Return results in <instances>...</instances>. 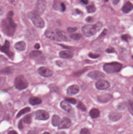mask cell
I'll return each instance as SVG.
<instances>
[{"mask_svg":"<svg viewBox=\"0 0 133 134\" xmlns=\"http://www.w3.org/2000/svg\"><path fill=\"white\" fill-rule=\"evenodd\" d=\"M55 134H66V132L64 131L58 132L55 133Z\"/></svg>","mask_w":133,"mask_h":134,"instance_id":"obj_50","label":"cell"},{"mask_svg":"<svg viewBox=\"0 0 133 134\" xmlns=\"http://www.w3.org/2000/svg\"><path fill=\"white\" fill-rule=\"evenodd\" d=\"M86 21L88 22L89 23H91L93 22L94 21V18L91 17H88L87 18H86Z\"/></svg>","mask_w":133,"mask_h":134,"instance_id":"obj_38","label":"cell"},{"mask_svg":"<svg viewBox=\"0 0 133 134\" xmlns=\"http://www.w3.org/2000/svg\"><path fill=\"white\" fill-rule=\"evenodd\" d=\"M106 51L108 53H113L115 52V50L113 47H110V48H108L106 50Z\"/></svg>","mask_w":133,"mask_h":134,"instance_id":"obj_41","label":"cell"},{"mask_svg":"<svg viewBox=\"0 0 133 134\" xmlns=\"http://www.w3.org/2000/svg\"><path fill=\"white\" fill-rule=\"evenodd\" d=\"M13 13L9 12L7 18L2 21L1 24L3 32L8 37H13L16 31L17 25L13 19Z\"/></svg>","mask_w":133,"mask_h":134,"instance_id":"obj_1","label":"cell"},{"mask_svg":"<svg viewBox=\"0 0 133 134\" xmlns=\"http://www.w3.org/2000/svg\"><path fill=\"white\" fill-rule=\"evenodd\" d=\"M31 111V108L29 107H26V108H24L22 110H21L18 113L17 115V118H19L21 117L22 115L27 113Z\"/></svg>","mask_w":133,"mask_h":134,"instance_id":"obj_27","label":"cell"},{"mask_svg":"<svg viewBox=\"0 0 133 134\" xmlns=\"http://www.w3.org/2000/svg\"><path fill=\"white\" fill-rule=\"evenodd\" d=\"M133 9V5L131 2H127L124 5L122 8V11L125 13H128L132 11Z\"/></svg>","mask_w":133,"mask_h":134,"instance_id":"obj_19","label":"cell"},{"mask_svg":"<svg viewBox=\"0 0 133 134\" xmlns=\"http://www.w3.org/2000/svg\"><path fill=\"white\" fill-rule=\"evenodd\" d=\"M89 114L92 118H97L100 116V112L98 109L94 108L90 111L89 112Z\"/></svg>","mask_w":133,"mask_h":134,"instance_id":"obj_24","label":"cell"},{"mask_svg":"<svg viewBox=\"0 0 133 134\" xmlns=\"http://www.w3.org/2000/svg\"><path fill=\"white\" fill-rule=\"evenodd\" d=\"M60 106L62 109L67 112H70L72 109V106L66 101H63L61 102Z\"/></svg>","mask_w":133,"mask_h":134,"instance_id":"obj_20","label":"cell"},{"mask_svg":"<svg viewBox=\"0 0 133 134\" xmlns=\"http://www.w3.org/2000/svg\"><path fill=\"white\" fill-rule=\"evenodd\" d=\"M81 37V35L79 33H73L70 35V38L75 40H80Z\"/></svg>","mask_w":133,"mask_h":134,"instance_id":"obj_29","label":"cell"},{"mask_svg":"<svg viewBox=\"0 0 133 134\" xmlns=\"http://www.w3.org/2000/svg\"><path fill=\"white\" fill-rule=\"evenodd\" d=\"M29 57L31 59L38 61H41L42 59H43L42 52L38 50H35L31 52L29 54Z\"/></svg>","mask_w":133,"mask_h":134,"instance_id":"obj_13","label":"cell"},{"mask_svg":"<svg viewBox=\"0 0 133 134\" xmlns=\"http://www.w3.org/2000/svg\"><path fill=\"white\" fill-rule=\"evenodd\" d=\"M4 12V9L2 6H0V16L3 15Z\"/></svg>","mask_w":133,"mask_h":134,"instance_id":"obj_47","label":"cell"},{"mask_svg":"<svg viewBox=\"0 0 133 134\" xmlns=\"http://www.w3.org/2000/svg\"><path fill=\"white\" fill-rule=\"evenodd\" d=\"M57 34L59 38L61 39L64 41H69V40L67 37L66 33L64 32L61 31H57Z\"/></svg>","mask_w":133,"mask_h":134,"instance_id":"obj_25","label":"cell"},{"mask_svg":"<svg viewBox=\"0 0 133 134\" xmlns=\"http://www.w3.org/2000/svg\"><path fill=\"white\" fill-rule=\"evenodd\" d=\"M88 76L91 79L95 80H100L105 78V76L103 73L98 71H93L89 72Z\"/></svg>","mask_w":133,"mask_h":134,"instance_id":"obj_8","label":"cell"},{"mask_svg":"<svg viewBox=\"0 0 133 134\" xmlns=\"http://www.w3.org/2000/svg\"><path fill=\"white\" fill-rule=\"evenodd\" d=\"M42 134H50V133L49 132H44Z\"/></svg>","mask_w":133,"mask_h":134,"instance_id":"obj_52","label":"cell"},{"mask_svg":"<svg viewBox=\"0 0 133 134\" xmlns=\"http://www.w3.org/2000/svg\"><path fill=\"white\" fill-rule=\"evenodd\" d=\"M40 47V44L38 43H36V44H35V46H34V47H35L36 49H39V48Z\"/></svg>","mask_w":133,"mask_h":134,"instance_id":"obj_48","label":"cell"},{"mask_svg":"<svg viewBox=\"0 0 133 134\" xmlns=\"http://www.w3.org/2000/svg\"><path fill=\"white\" fill-rule=\"evenodd\" d=\"M79 88L76 85H72L68 87L67 90V94L68 95L72 96L77 94L79 92Z\"/></svg>","mask_w":133,"mask_h":134,"instance_id":"obj_16","label":"cell"},{"mask_svg":"<svg viewBox=\"0 0 133 134\" xmlns=\"http://www.w3.org/2000/svg\"><path fill=\"white\" fill-rule=\"evenodd\" d=\"M123 66L117 62H112L107 63L104 64L103 69L108 74H112L118 73L121 71Z\"/></svg>","mask_w":133,"mask_h":134,"instance_id":"obj_3","label":"cell"},{"mask_svg":"<svg viewBox=\"0 0 133 134\" xmlns=\"http://www.w3.org/2000/svg\"><path fill=\"white\" fill-rule=\"evenodd\" d=\"M109 117L111 121L116 122L121 118L122 115L120 113H117L111 112L109 115Z\"/></svg>","mask_w":133,"mask_h":134,"instance_id":"obj_18","label":"cell"},{"mask_svg":"<svg viewBox=\"0 0 133 134\" xmlns=\"http://www.w3.org/2000/svg\"><path fill=\"white\" fill-rule=\"evenodd\" d=\"M27 16L36 27L43 28L45 27V23L44 20L41 17L40 15L35 12L29 13L27 14Z\"/></svg>","mask_w":133,"mask_h":134,"instance_id":"obj_4","label":"cell"},{"mask_svg":"<svg viewBox=\"0 0 133 134\" xmlns=\"http://www.w3.org/2000/svg\"><path fill=\"white\" fill-rule=\"evenodd\" d=\"M128 109L131 115H133V103L131 101H129L128 103Z\"/></svg>","mask_w":133,"mask_h":134,"instance_id":"obj_32","label":"cell"},{"mask_svg":"<svg viewBox=\"0 0 133 134\" xmlns=\"http://www.w3.org/2000/svg\"><path fill=\"white\" fill-rule=\"evenodd\" d=\"M71 125V121L69 118L64 117L60 121L58 126L59 129H68Z\"/></svg>","mask_w":133,"mask_h":134,"instance_id":"obj_14","label":"cell"},{"mask_svg":"<svg viewBox=\"0 0 133 134\" xmlns=\"http://www.w3.org/2000/svg\"><path fill=\"white\" fill-rule=\"evenodd\" d=\"M120 0H111L112 4L114 5H117L120 2Z\"/></svg>","mask_w":133,"mask_h":134,"instance_id":"obj_45","label":"cell"},{"mask_svg":"<svg viewBox=\"0 0 133 134\" xmlns=\"http://www.w3.org/2000/svg\"><path fill=\"white\" fill-rule=\"evenodd\" d=\"M45 35L47 38L55 41L60 42V40L58 38V37L55 34V33L52 30L50 29H48L46 30L45 33Z\"/></svg>","mask_w":133,"mask_h":134,"instance_id":"obj_12","label":"cell"},{"mask_svg":"<svg viewBox=\"0 0 133 134\" xmlns=\"http://www.w3.org/2000/svg\"><path fill=\"white\" fill-rule=\"evenodd\" d=\"M113 96L110 94H105L98 96L97 100L100 102L105 103L112 99Z\"/></svg>","mask_w":133,"mask_h":134,"instance_id":"obj_15","label":"cell"},{"mask_svg":"<svg viewBox=\"0 0 133 134\" xmlns=\"http://www.w3.org/2000/svg\"><path fill=\"white\" fill-rule=\"evenodd\" d=\"M80 134H91L89 130L87 128H84L81 131Z\"/></svg>","mask_w":133,"mask_h":134,"instance_id":"obj_36","label":"cell"},{"mask_svg":"<svg viewBox=\"0 0 133 134\" xmlns=\"http://www.w3.org/2000/svg\"><path fill=\"white\" fill-rule=\"evenodd\" d=\"M48 113L44 110H39L36 112V118L39 120H46L49 118Z\"/></svg>","mask_w":133,"mask_h":134,"instance_id":"obj_9","label":"cell"},{"mask_svg":"<svg viewBox=\"0 0 133 134\" xmlns=\"http://www.w3.org/2000/svg\"><path fill=\"white\" fill-rule=\"evenodd\" d=\"M6 59L5 57L2 55H0V66H1L6 61Z\"/></svg>","mask_w":133,"mask_h":134,"instance_id":"obj_40","label":"cell"},{"mask_svg":"<svg viewBox=\"0 0 133 134\" xmlns=\"http://www.w3.org/2000/svg\"><path fill=\"white\" fill-rule=\"evenodd\" d=\"M60 6L61 7V10L62 12H64L66 10V6L63 3H60Z\"/></svg>","mask_w":133,"mask_h":134,"instance_id":"obj_42","label":"cell"},{"mask_svg":"<svg viewBox=\"0 0 133 134\" xmlns=\"http://www.w3.org/2000/svg\"><path fill=\"white\" fill-rule=\"evenodd\" d=\"M15 47L18 51H24L26 48V43L23 41L19 42L15 44Z\"/></svg>","mask_w":133,"mask_h":134,"instance_id":"obj_21","label":"cell"},{"mask_svg":"<svg viewBox=\"0 0 133 134\" xmlns=\"http://www.w3.org/2000/svg\"><path fill=\"white\" fill-rule=\"evenodd\" d=\"M29 103L32 105H36L41 103L42 100L37 97H32L29 99Z\"/></svg>","mask_w":133,"mask_h":134,"instance_id":"obj_22","label":"cell"},{"mask_svg":"<svg viewBox=\"0 0 133 134\" xmlns=\"http://www.w3.org/2000/svg\"><path fill=\"white\" fill-rule=\"evenodd\" d=\"M18 127L20 129H22L23 128V124H22V120L20 121L19 122V124H18Z\"/></svg>","mask_w":133,"mask_h":134,"instance_id":"obj_44","label":"cell"},{"mask_svg":"<svg viewBox=\"0 0 133 134\" xmlns=\"http://www.w3.org/2000/svg\"><path fill=\"white\" fill-rule=\"evenodd\" d=\"M103 1H104L106 2H107L108 1H109V0H103Z\"/></svg>","mask_w":133,"mask_h":134,"instance_id":"obj_53","label":"cell"},{"mask_svg":"<svg viewBox=\"0 0 133 134\" xmlns=\"http://www.w3.org/2000/svg\"><path fill=\"white\" fill-rule=\"evenodd\" d=\"M15 88L19 90L26 89L28 86V83L26 78L22 75H20L16 77L14 82Z\"/></svg>","mask_w":133,"mask_h":134,"instance_id":"obj_5","label":"cell"},{"mask_svg":"<svg viewBox=\"0 0 133 134\" xmlns=\"http://www.w3.org/2000/svg\"><path fill=\"white\" fill-rule=\"evenodd\" d=\"M80 1L85 5H88L89 3L88 0H80Z\"/></svg>","mask_w":133,"mask_h":134,"instance_id":"obj_46","label":"cell"},{"mask_svg":"<svg viewBox=\"0 0 133 134\" xmlns=\"http://www.w3.org/2000/svg\"><path fill=\"white\" fill-rule=\"evenodd\" d=\"M125 105L124 103H121L118 106V108L119 110H124L125 109Z\"/></svg>","mask_w":133,"mask_h":134,"instance_id":"obj_43","label":"cell"},{"mask_svg":"<svg viewBox=\"0 0 133 134\" xmlns=\"http://www.w3.org/2000/svg\"><path fill=\"white\" fill-rule=\"evenodd\" d=\"M77 108L78 109H80L82 111H86V106L84 105L83 103L82 102H79L78 103V105L77 106Z\"/></svg>","mask_w":133,"mask_h":134,"instance_id":"obj_31","label":"cell"},{"mask_svg":"<svg viewBox=\"0 0 133 134\" xmlns=\"http://www.w3.org/2000/svg\"><path fill=\"white\" fill-rule=\"evenodd\" d=\"M89 57L93 59H97L100 57V55L90 53L89 54Z\"/></svg>","mask_w":133,"mask_h":134,"instance_id":"obj_35","label":"cell"},{"mask_svg":"<svg viewBox=\"0 0 133 134\" xmlns=\"http://www.w3.org/2000/svg\"><path fill=\"white\" fill-rule=\"evenodd\" d=\"M95 86L96 88L99 90H105L110 87V84L107 81L101 80L96 83Z\"/></svg>","mask_w":133,"mask_h":134,"instance_id":"obj_11","label":"cell"},{"mask_svg":"<svg viewBox=\"0 0 133 134\" xmlns=\"http://www.w3.org/2000/svg\"><path fill=\"white\" fill-rule=\"evenodd\" d=\"M102 26V23L99 22L95 24L84 25L82 28V32L84 36L90 37L95 35L96 33L99 32Z\"/></svg>","mask_w":133,"mask_h":134,"instance_id":"obj_2","label":"cell"},{"mask_svg":"<svg viewBox=\"0 0 133 134\" xmlns=\"http://www.w3.org/2000/svg\"><path fill=\"white\" fill-rule=\"evenodd\" d=\"M38 72L40 75L44 77H51L53 74L52 71L44 67H41L38 68Z\"/></svg>","mask_w":133,"mask_h":134,"instance_id":"obj_10","label":"cell"},{"mask_svg":"<svg viewBox=\"0 0 133 134\" xmlns=\"http://www.w3.org/2000/svg\"><path fill=\"white\" fill-rule=\"evenodd\" d=\"M76 12L77 14H80L81 13V11L80 10H78V9H76Z\"/></svg>","mask_w":133,"mask_h":134,"instance_id":"obj_51","label":"cell"},{"mask_svg":"<svg viewBox=\"0 0 133 134\" xmlns=\"http://www.w3.org/2000/svg\"><path fill=\"white\" fill-rule=\"evenodd\" d=\"M77 30V28L76 27H68L67 28V31L69 33H72L76 32Z\"/></svg>","mask_w":133,"mask_h":134,"instance_id":"obj_37","label":"cell"},{"mask_svg":"<svg viewBox=\"0 0 133 134\" xmlns=\"http://www.w3.org/2000/svg\"><path fill=\"white\" fill-rule=\"evenodd\" d=\"M14 68L13 67H8L2 69L1 73L4 74H11L13 72Z\"/></svg>","mask_w":133,"mask_h":134,"instance_id":"obj_26","label":"cell"},{"mask_svg":"<svg viewBox=\"0 0 133 134\" xmlns=\"http://www.w3.org/2000/svg\"><path fill=\"white\" fill-rule=\"evenodd\" d=\"M46 4L43 0H38L36 4L35 12L39 15H41L45 12Z\"/></svg>","mask_w":133,"mask_h":134,"instance_id":"obj_7","label":"cell"},{"mask_svg":"<svg viewBox=\"0 0 133 134\" xmlns=\"http://www.w3.org/2000/svg\"><path fill=\"white\" fill-rule=\"evenodd\" d=\"M73 52L69 50L60 51L59 53V56L60 58L64 59H71L74 57Z\"/></svg>","mask_w":133,"mask_h":134,"instance_id":"obj_17","label":"cell"},{"mask_svg":"<svg viewBox=\"0 0 133 134\" xmlns=\"http://www.w3.org/2000/svg\"><path fill=\"white\" fill-rule=\"evenodd\" d=\"M0 50L10 58L12 59L14 57V53L10 49V43L8 40H6L5 44L3 46H0Z\"/></svg>","mask_w":133,"mask_h":134,"instance_id":"obj_6","label":"cell"},{"mask_svg":"<svg viewBox=\"0 0 133 134\" xmlns=\"http://www.w3.org/2000/svg\"><path fill=\"white\" fill-rule=\"evenodd\" d=\"M8 134H18L15 131H11L8 132Z\"/></svg>","mask_w":133,"mask_h":134,"instance_id":"obj_49","label":"cell"},{"mask_svg":"<svg viewBox=\"0 0 133 134\" xmlns=\"http://www.w3.org/2000/svg\"><path fill=\"white\" fill-rule=\"evenodd\" d=\"M87 12L88 13H93L96 11V7L93 4L88 6L86 7Z\"/></svg>","mask_w":133,"mask_h":134,"instance_id":"obj_28","label":"cell"},{"mask_svg":"<svg viewBox=\"0 0 133 134\" xmlns=\"http://www.w3.org/2000/svg\"><path fill=\"white\" fill-rule=\"evenodd\" d=\"M23 121L26 124H31L32 121V117L31 114L27 115L26 117H25L23 119Z\"/></svg>","mask_w":133,"mask_h":134,"instance_id":"obj_30","label":"cell"},{"mask_svg":"<svg viewBox=\"0 0 133 134\" xmlns=\"http://www.w3.org/2000/svg\"><path fill=\"white\" fill-rule=\"evenodd\" d=\"M66 101L72 104H76L77 101L76 99L74 98H65Z\"/></svg>","mask_w":133,"mask_h":134,"instance_id":"obj_33","label":"cell"},{"mask_svg":"<svg viewBox=\"0 0 133 134\" xmlns=\"http://www.w3.org/2000/svg\"><path fill=\"white\" fill-rule=\"evenodd\" d=\"M121 38L123 40L126 42H128L129 40L131 39V36L128 34L123 35L121 37Z\"/></svg>","mask_w":133,"mask_h":134,"instance_id":"obj_34","label":"cell"},{"mask_svg":"<svg viewBox=\"0 0 133 134\" xmlns=\"http://www.w3.org/2000/svg\"><path fill=\"white\" fill-rule=\"evenodd\" d=\"M60 122V118L57 115H53L52 118V124L53 126H58Z\"/></svg>","mask_w":133,"mask_h":134,"instance_id":"obj_23","label":"cell"},{"mask_svg":"<svg viewBox=\"0 0 133 134\" xmlns=\"http://www.w3.org/2000/svg\"><path fill=\"white\" fill-rule=\"evenodd\" d=\"M107 29H105L103 30L101 34L99 36V38H102L103 37L105 36L107 33Z\"/></svg>","mask_w":133,"mask_h":134,"instance_id":"obj_39","label":"cell"}]
</instances>
